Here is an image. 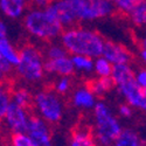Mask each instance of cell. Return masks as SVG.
Wrapping results in <instances>:
<instances>
[{
  "instance_id": "obj_17",
  "label": "cell",
  "mask_w": 146,
  "mask_h": 146,
  "mask_svg": "<svg viewBox=\"0 0 146 146\" xmlns=\"http://www.w3.org/2000/svg\"><path fill=\"white\" fill-rule=\"evenodd\" d=\"M113 146H145L139 133L133 129H123Z\"/></svg>"
},
{
  "instance_id": "obj_23",
  "label": "cell",
  "mask_w": 146,
  "mask_h": 146,
  "mask_svg": "<svg viewBox=\"0 0 146 146\" xmlns=\"http://www.w3.org/2000/svg\"><path fill=\"white\" fill-rule=\"evenodd\" d=\"M69 54L64 49V47L60 42H50L46 48H44V55L47 60H54V58H60L68 56Z\"/></svg>"
},
{
  "instance_id": "obj_34",
  "label": "cell",
  "mask_w": 146,
  "mask_h": 146,
  "mask_svg": "<svg viewBox=\"0 0 146 146\" xmlns=\"http://www.w3.org/2000/svg\"><path fill=\"white\" fill-rule=\"evenodd\" d=\"M68 1H75V0H68Z\"/></svg>"
},
{
  "instance_id": "obj_15",
  "label": "cell",
  "mask_w": 146,
  "mask_h": 146,
  "mask_svg": "<svg viewBox=\"0 0 146 146\" xmlns=\"http://www.w3.org/2000/svg\"><path fill=\"white\" fill-rule=\"evenodd\" d=\"M0 57L13 69L19 62V49L8 38L0 40Z\"/></svg>"
},
{
  "instance_id": "obj_27",
  "label": "cell",
  "mask_w": 146,
  "mask_h": 146,
  "mask_svg": "<svg viewBox=\"0 0 146 146\" xmlns=\"http://www.w3.org/2000/svg\"><path fill=\"white\" fill-rule=\"evenodd\" d=\"M11 146H32V141L27 132L12 133Z\"/></svg>"
},
{
  "instance_id": "obj_19",
  "label": "cell",
  "mask_w": 146,
  "mask_h": 146,
  "mask_svg": "<svg viewBox=\"0 0 146 146\" xmlns=\"http://www.w3.org/2000/svg\"><path fill=\"white\" fill-rule=\"evenodd\" d=\"M33 95L26 88H17L11 91V103L28 109L32 105Z\"/></svg>"
},
{
  "instance_id": "obj_21",
  "label": "cell",
  "mask_w": 146,
  "mask_h": 146,
  "mask_svg": "<svg viewBox=\"0 0 146 146\" xmlns=\"http://www.w3.org/2000/svg\"><path fill=\"white\" fill-rule=\"evenodd\" d=\"M89 88L91 89V91L95 94L96 97H101L112 90L113 82L111 77H97L91 82Z\"/></svg>"
},
{
  "instance_id": "obj_6",
  "label": "cell",
  "mask_w": 146,
  "mask_h": 146,
  "mask_svg": "<svg viewBox=\"0 0 146 146\" xmlns=\"http://www.w3.org/2000/svg\"><path fill=\"white\" fill-rule=\"evenodd\" d=\"M32 104L34 105L38 117L47 124H58L64 115V102L58 94L50 89H42L35 92Z\"/></svg>"
},
{
  "instance_id": "obj_33",
  "label": "cell",
  "mask_w": 146,
  "mask_h": 146,
  "mask_svg": "<svg viewBox=\"0 0 146 146\" xmlns=\"http://www.w3.org/2000/svg\"><path fill=\"white\" fill-rule=\"evenodd\" d=\"M139 57L141 58L143 62L146 61V43H145V39L143 40V44H141V49L139 50Z\"/></svg>"
},
{
  "instance_id": "obj_22",
  "label": "cell",
  "mask_w": 146,
  "mask_h": 146,
  "mask_svg": "<svg viewBox=\"0 0 146 146\" xmlns=\"http://www.w3.org/2000/svg\"><path fill=\"white\" fill-rule=\"evenodd\" d=\"M112 68L113 66L105 57L98 56L94 58V72L97 77H110Z\"/></svg>"
},
{
  "instance_id": "obj_7",
  "label": "cell",
  "mask_w": 146,
  "mask_h": 146,
  "mask_svg": "<svg viewBox=\"0 0 146 146\" xmlns=\"http://www.w3.org/2000/svg\"><path fill=\"white\" fill-rule=\"evenodd\" d=\"M72 4L77 21L81 22L102 20L112 15L115 12L112 0H75Z\"/></svg>"
},
{
  "instance_id": "obj_10",
  "label": "cell",
  "mask_w": 146,
  "mask_h": 146,
  "mask_svg": "<svg viewBox=\"0 0 146 146\" xmlns=\"http://www.w3.org/2000/svg\"><path fill=\"white\" fill-rule=\"evenodd\" d=\"M102 56L105 57L112 66L116 64H130L132 54L125 46L113 41H105Z\"/></svg>"
},
{
  "instance_id": "obj_13",
  "label": "cell",
  "mask_w": 146,
  "mask_h": 146,
  "mask_svg": "<svg viewBox=\"0 0 146 146\" xmlns=\"http://www.w3.org/2000/svg\"><path fill=\"white\" fill-rule=\"evenodd\" d=\"M52 3L54 5L57 19L61 22V25L63 26V28L72 27V26H75L76 22H78L76 14H75L72 1H68V0H55V1H52Z\"/></svg>"
},
{
  "instance_id": "obj_18",
  "label": "cell",
  "mask_w": 146,
  "mask_h": 146,
  "mask_svg": "<svg viewBox=\"0 0 146 146\" xmlns=\"http://www.w3.org/2000/svg\"><path fill=\"white\" fill-rule=\"evenodd\" d=\"M71 63L74 71L83 75H90L94 72V58L83 55H71Z\"/></svg>"
},
{
  "instance_id": "obj_26",
  "label": "cell",
  "mask_w": 146,
  "mask_h": 146,
  "mask_svg": "<svg viewBox=\"0 0 146 146\" xmlns=\"http://www.w3.org/2000/svg\"><path fill=\"white\" fill-rule=\"evenodd\" d=\"M140 1H143V0H112V4L115 7V11L127 14L133 6H136Z\"/></svg>"
},
{
  "instance_id": "obj_24",
  "label": "cell",
  "mask_w": 146,
  "mask_h": 146,
  "mask_svg": "<svg viewBox=\"0 0 146 146\" xmlns=\"http://www.w3.org/2000/svg\"><path fill=\"white\" fill-rule=\"evenodd\" d=\"M11 104V90L4 83H0V121L3 120Z\"/></svg>"
},
{
  "instance_id": "obj_12",
  "label": "cell",
  "mask_w": 146,
  "mask_h": 146,
  "mask_svg": "<svg viewBox=\"0 0 146 146\" xmlns=\"http://www.w3.org/2000/svg\"><path fill=\"white\" fill-rule=\"evenodd\" d=\"M44 72L50 76H71L74 74V67L70 56H64L54 60H44Z\"/></svg>"
},
{
  "instance_id": "obj_5",
  "label": "cell",
  "mask_w": 146,
  "mask_h": 146,
  "mask_svg": "<svg viewBox=\"0 0 146 146\" xmlns=\"http://www.w3.org/2000/svg\"><path fill=\"white\" fill-rule=\"evenodd\" d=\"M14 69L19 78L25 83H40L46 76L42 52L34 44H25L19 49V62Z\"/></svg>"
},
{
  "instance_id": "obj_3",
  "label": "cell",
  "mask_w": 146,
  "mask_h": 146,
  "mask_svg": "<svg viewBox=\"0 0 146 146\" xmlns=\"http://www.w3.org/2000/svg\"><path fill=\"white\" fill-rule=\"evenodd\" d=\"M92 137L98 146H113L123 125L112 109L103 101H97L92 109Z\"/></svg>"
},
{
  "instance_id": "obj_28",
  "label": "cell",
  "mask_w": 146,
  "mask_h": 146,
  "mask_svg": "<svg viewBox=\"0 0 146 146\" xmlns=\"http://www.w3.org/2000/svg\"><path fill=\"white\" fill-rule=\"evenodd\" d=\"M12 71H13V68L0 57V83H4L8 76H11Z\"/></svg>"
},
{
  "instance_id": "obj_9",
  "label": "cell",
  "mask_w": 146,
  "mask_h": 146,
  "mask_svg": "<svg viewBox=\"0 0 146 146\" xmlns=\"http://www.w3.org/2000/svg\"><path fill=\"white\" fill-rule=\"evenodd\" d=\"M31 119V113L28 109L21 108L11 103L7 111L3 118L5 127L11 133H19V132H26L28 121Z\"/></svg>"
},
{
  "instance_id": "obj_25",
  "label": "cell",
  "mask_w": 146,
  "mask_h": 146,
  "mask_svg": "<svg viewBox=\"0 0 146 146\" xmlns=\"http://www.w3.org/2000/svg\"><path fill=\"white\" fill-rule=\"evenodd\" d=\"M71 86H72V82L70 76H60L54 82V91L60 96H63L71 90Z\"/></svg>"
},
{
  "instance_id": "obj_29",
  "label": "cell",
  "mask_w": 146,
  "mask_h": 146,
  "mask_svg": "<svg viewBox=\"0 0 146 146\" xmlns=\"http://www.w3.org/2000/svg\"><path fill=\"white\" fill-rule=\"evenodd\" d=\"M133 78L135 82L143 89H146V71L144 68L138 69L137 71L133 72Z\"/></svg>"
},
{
  "instance_id": "obj_16",
  "label": "cell",
  "mask_w": 146,
  "mask_h": 146,
  "mask_svg": "<svg viewBox=\"0 0 146 146\" xmlns=\"http://www.w3.org/2000/svg\"><path fill=\"white\" fill-rule=\"evenodd\" d=\"M68 146H98L95 141L92 133L84 127L76 129L71 133Z\"/></svg>"
},
{
  "instance_id": "obj_4",
  "label": "cell",
  "mask_w": 146,
  "mask_h": 146,
  "mask_svg": "<svg viewBox=\"0 0 146 146\" xmlns=\"http://www.w3.org/2000/svg\"><path fill=\"white\" fill-rule=\"evenodd\" d=\"M133 72L130 64H116L112 68L111 80L113 87H116L118 94L125 100L132 109L145 111L146 110V90L140 88L135 82Z\"/></svg>"
},
{
  "instance_id": "obj_1",
  "label": "cell",
  "mask_w": 146,
  "mask_h": 146,
  "mask_svg": "<svg viewBox=\"0 0 146 146\" xmlns=\"http://www.w3.org/2000/svg\"><path fill=\"white\" fill-rule=\"evenodd\" d=\"M60 43L70 55H83L96 58L102 56L105 40L95 29L72 26L61 33Z\"/></svg>"
},
{
  "instance_id": "obj_30",
  "label": "cell",
  "mask_w": 146,
  "mask_h": 146,
  "mask_svg": "<svg viewBox=\"0 0 146 146\" xmlns=\"http://www.w3.org/2000/svg\"><path fill=\"white\" fill-rule=\"evenodd\" d=\"M118 113H119L120 117H123V118H130L133 115V109L129 104L123 103V104H120L118 106Z\"/></svg>"
},
{
  "instance_id": "obj_14",
  "label": "cell",
  "mask_w": 146,
  "mask_h": 146,
  "mask_svg": "<svg viewBox=\"0 0 146 146\" xmlns=\"http://www.w3.org/2000/svg\"><path fill=\"white\" fill-rule=\"evenodd\" d=\"M28 0H0V12L8 19L18 20L26 14Z\"/></svg>"
},
{
  "instance_id": "obj_20",
  "label": "cell",
  "mask_w": 146,
  "mask_h": 146,
  "mask_svg": "<svg viewBox=\"0 0 146 146\" xmlns=\"http://www.w3.org/2000/svg\"><path fill=\"white\" fill-rule=\"evenodd\" d=\"M131 22L137 27H143L146 23V0L133 6L127 13Z\"/></svg>"
},
{
  "instance_id": "obj_8",
  "label": "cell",
  "mask_w": 146,
  "mask_h": 146,
  "mask_svg": "<svg viewBox=\"0 0 146 146\" xmlns=\"http://www.w3.org/2000/svg\"><path fill=\"white\" fill-rule=\"evenodd\" d=\"M26 132L31 138L32 146H54L50 125L40 117L31 116Z\"/></svg>"
},
{
  "instance_id": "obj_32",
  "label": "cell",
  "mask_w": 146,
  "mask_h": 146,
  "mask_svg": "<svg viewBox=\"0 0 146 146\" xmlns=\"http://www.w3.org/2000/svg\"><path fill=\"white\" fill-rule=\"evenodd\" d=\"M8 38V26L4 20H0V40Z\"/></svg>"
},
{
  "instance_id": "obj_11",
  "label": "cell",
  "mask_w": 146,
  "mask_h": 146,
  "mask_svg": "<svg viewBox=\"0 0 146 146\" xmlns=\"http://www.w3.org/2000/svg\"><path fill=\"white\" fill-rule=\"evenodd\" d=\"M71 105L81 111H90L97 103V97L88 86H81L71 94Z\"/></svg>"
},
{
  "instance_id": "obj_2",
  "label": "cell",
  "mask_w": 146,
  "mask_h": 146,
  "mask_svg": "<svg viewBox=\"0 0 146 146\" xmlns=\"http://www.w3.org/2000/svg\"><path fill=\"white\" fill-rule=\"evenodd\" d=\"M23 18V28L33 39L41 42H50L60 38L63 26L57 19L53 3L43 8L29 9Z\"/></svg>"
},
{
  "instance_id": "obj_31",
  "label": "cell",
  "mask_w": 146,
  "mask_h": 146,
  "mask_svg": "<svg viewBox=\"0 0 146 146\" xmlns=\"http://www.w3.org/2000/svg\"><path fill=\"white\" fill-rule=\"evenodd\" d=\"M28 1L36 8H43L49 5L52 3V0H28Z\"/></svg>"
}]
</instances>
